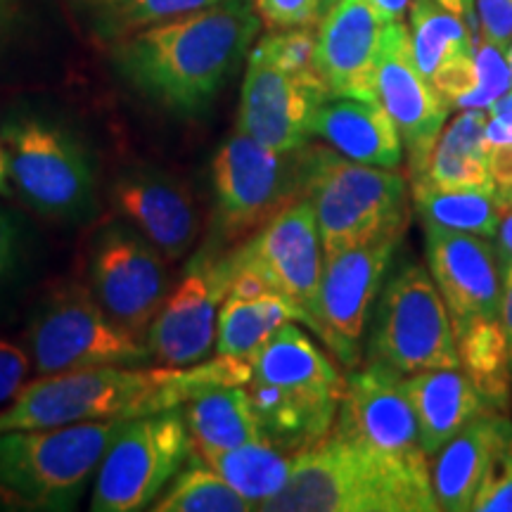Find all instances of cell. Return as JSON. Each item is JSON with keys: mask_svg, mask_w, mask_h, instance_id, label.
Masks as SVG:
<instances>
[{"mask_svg": "<svg viewBox=\"0 0 512 512\" xmlns=\"http://www.w3.org/2000/svg\"><path fill=\"white\" fill-rule=\"evenodd\" d=\"M254 0H219L164 19L110 46V64L145 100L200 117L261 34Z\"/></svg>", "mask_w": 512, "mask_h": 512, "instance_id": "1", "label": "cell"}, {"mask_svg": "<svg viewBox=\"0 0 512 512\" xmlns=\"http://www.w3.org/2000/svg\"><path fill=\"white\" fill-rule=\"evenodd\" d=\"M264 512H434L430 470L375 451L337 427L294 456Z\"/></svg>", "mask_w": 512, "mask_h": 512, "instance_id": "2", "label": "cell"}, {"mask_svg": "<svg viewBox=\"0 0 512 512\" xmlns=\"http://www.w3.org/2000/svg\"><path fill=\"white\" fill-rule=\"evenodd\" d=\"M197 392L192 366H102L41 375L0 411V432L133 420L181 408Z\"/></svg>", "mask_w": 512, "mask_h": 512, "instance_id": "3", "label": "cell"}, {"mask_svg": "<svg viewBox=\"0 0 512 512\" xmlns=\"http://www.w3.org/2000/svg\"><path fill=\"white\" fill-rule=\"evenodd\" d=\"M124 422L0 432V501L15 510H74Z\"/></svg>", "mask_w": 512, "mask_h": 512, "instance_id": "4", "label": "cell"}, {"mask_svg": "<svg viewBox=\"0 0 512 512\" xmlns=\"http://www.w3.org/2000/svg\"><path fill=\"white\" fill-rule=\"evenodd\" d=\"M306 197L316 211L323 256L366 242L403 238L411 219L408 183L396 169L358 164L309 143Z\"/></svg>", "mask_w": 512, "mask_h": 512, "instance_id": "5", "label": "cell"}, {"mask_svg": "<svg viewBox=\"0 0 512 512\" xmlns=\"http://www.w3.org/2000/svg\"><path fill=\"white\" fill-rule=\"evenodd\" d=\"M8 183L31 211L79 221L95 209V166L86 145L41 114H15L0 131Z\"/></svg>", "mask_w": 512, "mask_h": 512, "instance_id": "6", "label": "cell"}, {"mask_svg": "<svg viewBox=\"0 0 512 512\" xmlns=\"http://www.w3.org/2000/svg\"><path fill=\"white\" fill-rule=\"evenodd\" d=\"M216 242L247 240L280 209L306 192L309 143L278 152L235 131L216 152L214 164Z\"/></svg>", "mask_w": 512, "mask_h": 512, "instance_id": "7", "label": "cell"}, {"mask_svg": "<svg viewBox=\"0 0 512 512\" xmlns=\"http://www.w3.org/2000/svg\"><path fill=\"white\" fill-rule=\"evenodd\" d=\"M27 344L38 375L152 363L145 339L119 325L83 283H67L43 299L31 318Z\"/></svg>", "mask_w": 512, "mask_h": 512, "instance_id": "8", "label": "cell"}, {"mask_svg": "<svg viewBox=\"0 0 512 512\" xmlns=\"http://www.w3.org/2000/svg\"><path fill=\"white\" fill-rule=\"evenodd\" d=\"M368 332L366 361L382 363L403 377L460 366L446 302L420 264L401 266L387 280Z\"/></svg>", "mask_w": 512, "mask_h": 512, "instance_id": "9", "label": "cell"}, {"mask_svg": "<svg viewBox=\"0 0 512 512\" xmlns=\"http://www.w3.org/2000/svg\"><path fill=\"white\" fill-rule=\"evenodd\" d=\"M192 453L181 408L126 420L95 472V512L150 508Z\"/></svg>", "mask_w": 512, "mask_h": 512, "instance_id": "10", "label": "cell"}, {"mask_svg": "<svg viewBox=\"0 0 512 512\" xmlns=\"http://www.w3.org/2000/svg\"><path fill=\"white\" fill-rule=\"evenodd\" d=\"M93 299L128 332L145 339L166 299V259L131 223L112 221L93 235L86 252V283Z\"/></svg>", "mask_w": 512, "mask_h": 512, "instance_id": "11", "label": "cell"}, {"mask_svg": "<svg viewBox=\"0 0 512 512\" xmlns=\"http://www.w3.org/2000/svg\"><path fill=\"white\" fill-rule=\"evenodd\" d=\"M228 254L238 266L261 275L275 294L299 311L306 328L318 335V292L325 256L309 197L302 195L287 204Z\"/></svg>", "mask_w": 512, "mask_h": 512, "instance_id": "12", "label": "cell"}, {"mask_svg": "<svg viewBox=\"0 0 512 512\" xmlns=\"http://www.w3.org/2000/svg\"><path fill=\"white\" fill-rule=\"evenodd\" d=\"M230 287L228 254L204 247L181 283L166 294L147 328L145 344L155 366L188 368L216 344V320Z\"/></svg>", "mask_w": 512, "mask_h": 512, "instance_id": "13", "label": "cell"}, {"mask_svg": "<svg viewBox=\"0 0 512 512\" xmlns=\"http://www.w3.org/2000/svg\"><path fill=\"white\" fill-rule=\"evenodd\" d=\"M377 102L387 110L406 152L411 188L425 178L432 150L444 131L451 107L422 76L411 48V31L403 22L384 24L375 72Z\"/></svg>", "mask_w": 512, "mask_h": 512, "instance_id": "14", "label": "cell"}, {"mask_svg": "<svg viewBox=\"0 0 512 512\" xmlns=\"http://www.w3.org/2000/svg\"><path fill=\"white\" fill-rule=\"evenodd\" d=\"M399 238L325 256L318 292V337L344 368L361 366V339Z\"/></svg>", "mask_w": 512, "mask_h": 512, "instance_id": "15", "label": "cell"}, {"mask_svg": "<svg viewBox=\"0 0 512 512\" xmlns=\"http://www.w3.org/2000/svg\"><path fill=\"white\" fill-rule=\"evenodd\" d=\"M335 427L384 456L430 470L406 377L382 363L366 361L349 370Z\"/></svg>", "mask_w": 512, "mask_h": 512, "instance_id": "16", "label": "cell"}, {"mask_svg": "<svg viewBox=\"0 0 512 512\" xmlns=\"http://www.w3.org/2000/svg\"><path fill=\"white\" fill-rule=\"evenodd\" d=\"M325 100L328 93L318 74L285 72L252 46L235 131L271 150H299L313 140L311 119Z\"/></svg>", "mask_w": 512, "mask_h": 512, "instance_id": "17", "label": "cell"}, {"mask_svg": "<svg viewBox=\"0 0 512 512\" xmlns=\"http://www.w3.org/2000/svg\"><path fill=\"white\" fill-rule=\"evenodd\" d=\"M110 200L121 221L145 235L166 261L183 259L195 245L200 233L195 200L178 178L157 166L121 169L112 181Z\"/></svg>", "mask_w": 512, "mask_h": 512, "instance_id": "18", "label": "cell"}, {"mask_svg": "<svg viewBox=\"0 0 512 512\" xmlns=\"http://www.w3.org/2000/svg\"><path fill=\"white\" fill-rule=\"evenodd\" d=\"M384 22L370 0H337L320 19L313 67L328 98L377 100Z\"/></svg>", "mask_w": 512, "mask_h": 512, "instance_id": "19", "label": "cell"}, {"mask_svg": "<svg viewBox=\"0 0 512 512\" xmlns=\"http://www.w3.org/2000/svg\"><path fill=\"white\" fill-rule=\"evenodd\" d=\"M425 228V259L451 323L498 318L501 271L491 238L439 226Z\"/></svg>", "mask_w": 512, "mask_h": 512, "instance_id": "20", "label": "cell"}, {"mask_svg": "<svg viewBox=\"0 0 512 512\" xmlns=\"http://www.w3.org/2000/svg\"><path fill=\"white\" fill-rule=\"evenodd\" d=\"M247 394L261 439L290 456H297L318 444L335 427L344 392L278 387V384L252 380L247 384Z\"/></svg>", "mask_w": 512, "mask_h": 512, "instance_id": "21", "label": "cell"}, {"mask_svg": "<svg viewBox=\"0 0 512 512\" xmlns=\"http://www.w3.org/2000/svg\"><path fill=\"white\" fill-rule=\"evenodd\" d=\"M512 432V420L501 411H486L453 434L434 456L430 482L437 510L467 512L496 448Z\"/></svg>", "mask_w": 512, "mask_h": 512, "instance_id": "22", "label": "cell"}, {"mask_svg": "<svg viewBox=\"0 0 512 512\" xmlns=\"http://www.w3.org/2000/svg\"><path fill=\"white\" fill-rule=\"evenodd\" d=\"M311 138L358 164L399 169L403 162L399 131L377 100L328 98L313 114Z\"/></svg>", "mask_w": 512, "mask_h": 512, "instance_id": "23", "label": "cell"}, {"mask_svg": "<svg viewBox=\"0 0 512 512\" xmlns=\"http://www.w3.org/2000/svg\"><path fill=\"white\" fill-rule=\"evenodd\" d=\"M406 392L418 418L420 446L427 458L437 451L453 434L477 415L494 408L486 406L475 384L463 373V368H434L406 377Z\"/></svg>", "mask_w": 512, "mask_h": 512, "instance_id": "24", "label": "cell"}, {"mask_svg": "<svg viewBox=\"0 0 512 512\" xmlns=\"http://www.w3.org/2000/svg\"><path fill=\"white\" fill-rule=\"evenodd\" d=\"M486 157V110H460L456 119L444 126L432 150L425 178L413 188L496 192Z\"/></svg>", "mask_w": 512, "mask_h": 512, "instance_id": "25", "label": "cell"}, {"mask_svg": "<svg viewBox=\"0 0 512 512\" xmlns=\"http://www.w3.org/2000/svg\"><path fill=\"white\" fill-rule=\"evenodd\" d=\"M458 363L486 406L508 413L512 358L501 318H472L453 325Z\"/></svg>", "mask_w": 512, "mask_h": 512, "instance_id": "26", "label": "cell"}, {"mask_svg": "<svg viewBox=\"0 0 512 512\" xmlns=\"http://www.w3.org/2000/svg\"><path fill=\"white\" fill-rule=\"evenodd\" d=\"M192 451L235 448L261 439L247 387H207L181 406Z\"/></svg>", "mask_w": 512, "mask_h": 512, "instance_id": "27", "label": "cell"}, {"mask_svg": "<svg viewBox=\"0 0 512 512\" xmlns=\"http://www.w3.org/2000/svg\"><path fill=\"white\" fill-rule=\"evenodd\" d=\"M197 456L219 472L242 498H247L254 510L283 491L294 465V456L268 444L266 439L235 448H204L197 451Z\"/></svg>", "mask_w": 512, "mask_h": 512, "instance_id": "28", "label": "cell"}, {"mask_svg": "<svg viewBox=\"0 0 512 512\" xmlns=\"http://www.w3.org/2000/svg\"><path fill=\"white\" fill-rule=\"evenodd\" d=\"M290 320L302 323V316L280 294L264 292L256 297L228 294L216 320V354L254 358L266 339Z\"/></svg>", "mask_w": 512, "mask_h": 512, "instance_id": "29", "label": "cell"}, {"mask_svg": "<svg viewBox=\"0 0 512 512\" xmlns=\"http://www.w3.org/2000/svg\"><path fill=\"white\" fill-rule=\"evenodd\" d=\"M214 3L219 0H67L83 31L107 48L140 29Z\"/></svg>", "mask_w": 512, "mask_h": 512, "instance_id": "30", "label": "cell"}, {"mask_svg": "<svg viewBox=\"0 0 512 512\" xmlns=\"http://www.w3.org/2000/svg\"><path fill=\"white\" fill-rule=\"evenodd\" d=\"M408 22L415 64L427 81L451 64L475 55L479 36L472 34L463 19L451 15L434 0H413Z\"/></svg>", "mask_w": 512, "mask_h": 512, "instance_id": "31", "label": "cell"}, {"mask_svg": "<svg viewBox=\"0 0 512 512\" xmlns=\"http://www.w3.org/2000/svg\"><path fill=\"white\" fill-rule=\"evenodd\" d=\"M411 192L422 226H439L496 238L503 219L496 192L437 188H413Z\"/></svg>", "mask_w": 512, "mask_h": 512, "instance_id": "32", "label": "cell"}, {"mask_svg": "<svg viewBox=\"0 0 512 512\" xmlns=\"http://www.w3.org/2000/svg\"><path fill=\"white\" fill-rule=\"evenodd\" d=\"M155 512H249L247 498L200 458L171 479V486L150 505Z\"/></svg>", "mask_w": 512, "mask_h": 512, "instance_id": "33", "label": "cell"}, {"mask_svg": "<svg viewBox=\"0 0 512 512\" xmlns=\"http://www.w3.org/2000/svg\"><path fill=\"white\" fill-rule=\"evenodd\" d=\"M477 86L460 102L458 110H486L512 88L508 50L479 36L475 43Z\"/></svg>", "mask_w": 512, "mask_h": 512, "instance_id": "34", "label": "cell"}, {"mask_svg": "<svg viewBox=\"0 0 512 512\" xmlns=\"http://www.w3.org/2000/svg\"><path fill=\"white\" fill-rule=\"evenodd\" d=\"M268 60L292 74H316L313 53H316V31L313 27L273 29L254 43Z\"/></svg>", "mask_w": 512, "mask_h": 512, "instance_id": "35", "label": "cell"}, {"mask_svg": "<svg viewBox=\"0 0 512 512\" xmlns=\"http://www.w3.org/2000/svg\"><path fill=\"white\" fill-rule=\"evenodd\" d=\"M475 512H512V432L486 465L472 501Z\"/></svg>", "mask_w": 512, "mask_h": 512, "instance_id": "36", "label": "cell"}, {"mask_svg": "<svg viewBox=\"0 0 512 512\" xmlns=\"http://www.w3.org/2000/svg\"><path fill=\"white\" fill-rule=\"evenodd\" d=\"M337 0H254L256 12L268 31L273 29H316Z\"/></svg>", "mask_w": 512, "mask_h": 512, "instance_id": "37", "label": "cell"}, {"mask_svg": "<svg viewBox=\"0 0 512 512\" xmlns=\"http://www.w3.org/2000/svg\"><path fill=\"white\" fill-rule=\"evenodd\" d=\"M479 34L508 50L512 43V0H475Z\"/></svg>", "mask_w": 512, "mask_h": 512, "instance_id": "38", "label": "cell"}, {"mask_svg": "<svg viewBox=\"0 0 512 512\" xmlns=\"http://www.w3.org/2000/svg\"><path fill=\"white\" fill-rule=\"evenodd\" d=\"M29 354L17 344L0 339V406L10 403L27 382Z\"/></svg>", "mask_w": 512, "mask_h": 512, "instance_id": "39", "label": "cell"}, {"mask_svg": "<svg viewBox=\"0 0 512 512\" xmlns=\"http://www.w3.org/2000/svg\"><path fill=\"white\" fill-rule=\"evenodd\" d=\"M486 143H512V88L486 107Z\"/></svg>", "mask_w": 512, "mask_h": 512, "instance_id": "40", "label": "cell"}, {"mask_svg": "<svg viewBox=\"0 0 512 512\" xmlns=\"http://www.w3.org/2000/svg\"><path fill=\"white\" fill-rule=\"evenodd\" d=\"M489 174L496 183V195L512 192V143L489 145Z\"/></svg>", "mask_w": 512, "mask_h": 512, "instance_id": "41", "label": "cell"}, {"mask_svg": "<svg viewBox=\"0 0 512 512\" xmlns=\"http://www.w3.org/2000/svg\"><path fill=\"white\" fill-rule=\"evenodd\" d=\"M15 245H17L15 223H12L8 211L0 209V278L10 271L12 261H15Z\"/></svg>", "mask_w": 512, "mask_h": 512, "instance_id": "42", "label": "cell"}, {"mask_svg": "<svg viewBox=\"0 0 512 512\" xmlns=\"http://www.w3.org/2000/svg\"><path fill=\"white\" fill-rule=\"evenodd\" d=\"M496 259H498V271L501 278L512 273V211L501 219L496 233Z\"/></svg>", "mask_w": 512, "mask_h": 512, "instance_id": "43", "label": "cell"}, {"mask_svg": "<svg viewBox=\"0 0 512 512\" xmlns=\"http://www.w3.org/2000/svg\"><path fill=\"white\" fill-rule=\"evenodd\" d=\"M434 3L441 5V8L451 12V15H456V17L463 19L467 27H470L472 34L482 36V34H479V22H477L475 0H434Z\"/></svg>", "mask_w": 512, "mask_h": 512, "instance_id": "44", "label": "cell"}, {"mask_svg": "<svg viewBox=\"0 0 512 512\" xmlns=\"http://www.w3.org/2000/svg\"><path fill=\"white\" fill-rule=\"evenodd\" d=\"M413 0H370L373 10L382 17L384 24L389 22H403L411 10Z\"/></svg>", "mask_w": 512, "mask_h": 512, "instance_id": "45", "label": "cell"}, {"mask_svg": "<svg viewBox=\"0 0 512 512\" xmlns=\"http://www.w3.org/2000/svg\"><path fill=\"white\" fill-rule=\"evenodd\" d=\"M498 318H501L505 337H508L510 358H512V273L501 278V311H498Z\"/></svg>", "mask_w": 512, "mask_h": 512, "instance_id": "46", "label": "cell"}, {"mask_svg": "<svg viewBox=\"0 0 512 512\" xmlns=\"http://www.w3.org/2000/svg\"><path fill=\"white\" fill-rule=\"evenodd\" d=\"M12 12H15V0H0V36L8 29Z\"/></svg>", "mask_w": 512, "mask_h": 512, "instance_id": "47", "label": "cell"}, {"mask_svg": "<svg viewBox=\"0 0 512 512\" xmlns=\"http://www.w3.org/2000/svg\"><path fill=\"white\" fill-rule=\"evenodd\" d=\"M5 183H8V157H5L3 143H0V190H5Z\"/></svg>", "mask_w": 512, "mask_h": 512, "instance_id": "48", "label": "cell"}, {"mask_svg": "<svg viewBox=\"0 0 512 512\" xmlns=\"http://www.w3.org/2000/svg\"><path fill=\"white\" fill-rule=\"evenodd\" d=\"M498 197V204H501L503 209V216L508 214V211H512V192H505V195H496Z\"/></svg>", "mask_w": 512, "mask_h": 512, "instance_id": "49", "label": "cell"}, {"mask_svg": "<svg viewBox=\"0 0 512 512\" xmlns=\"http://www.w3.org/2000/svg\"><path fill=\"white\" fill-rule=\"evenodd\" d=\"M508 64H510V74H512V43H510V48H508Z\"/></svg>", "mask_w": 512, "mask_h": 512, "instance_id": "50", "label": "cell"}]
</instances>
